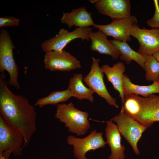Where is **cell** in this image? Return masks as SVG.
<instances>
[{
    "label": "cell",
    "mask_w": 159,
    "mask_h": 159,
    "mask_svg": "<svg viewBox=\"0 0 159 159\" xmlns=\"http://www.w3.org/2000/svg\"><path fill=\"white\" fill-rule=\"evenodd\" d=\"M89 114L76 108L71 102L57 105L55 117L64 124L68 131L78 136L84 135L90 128Z\"/></svg>",
    "instance_id": "cell-3"
},
{
    "label": "cell",
    "mask_w": 159,
    "mask_h": 159,
    "mask_svg": "<svg viewBox=\"0 0 159 159\" xmlns=\"http://www.w3.org/2000/svg\"><path fill=\"white\" fill-rule=\"evenodd\" d=\"M137 19L134 15L113 20L106 25L94 24V27L101 31L107 37L126 42L131 40L130 36L133 27L137 24Z\"/></svg>",
    "instance_id": "cell-10"
},
{
    "label": "cell",
    "mask_w": 159,
    "mask_h": 159,
    "mask_svg": "<svg viewBox=\"0 0 159 159\" xmlns=\"http://www.w3.org/2000/svg\"><path fill=\"white\" fill-rule=\"evenodd\" d=\"M101 68L108 81L112 84L114 89L118 92L122 107L125 100L123 88V77L126 69L125 65L122 62H118L112 67L105 64L102 66Z\"/></svg>",
    "instance_id": "cell-17"
},
{
    "label": "cell",
    "mask_w": 159,
    "mask_h": 159,
    "mask_svg": "<svg viewBox=\"0 0 159 159\" xmlns=\"http://www.w3.org/2000/svg\"><path fill=\"white\" fill-rule=\"evenodd\" d=\"M24 142L22 135L8 125L0 115V157L9 159L11 153L20 156Z\"/></svg>",
    "instance_id": "cell-6"
},
{
    "label": "cell",
    "mask_w": 159,
    "mask_h": 159,
    "mask_svg": "<svg viewBox=\"0 0 159 159\" xmlns=\"http://www.w3.org/2000/svg\"><path fill=\"white\" fill-rule=\"evenodd\" d=\"M102 135V132H97L95 129L83 138L68 135L67 142L68 144L73 146L74 156L75 158L87 159L85 155L88 152L105 147L106 143L104 140Z\"/></svg>",
    "instance_id": "cell-9"
},
{
    "label": "cell",
    "mask_w": 159,
    "mask_h": 159,
    "mask_svg": "<svg viewBox=\"0 0 159 159\" xmlns=\"http://www.w3.org/2000/svg\"><path fill=\"white\" fill-rule=\"evenodd\" d=\"M97 11L107 16L112 21L131 16V6L128 0H91Z\"/></svg>",
    "instance_id": "cell-13"
},
{
    "label": "cell",
    "mask_w": 159,
    "mask_h": 159,
    "mask_svg": "<svg viewBox=\"0 0 159 159\" xmlns=\"http://www.w3.org/2000/svg\"><path fill=\"white\" fill-rule=\"evenodd\" d=\"M158 81L159 82V79H158Z\"/></svg>",
    "instance_id": "cell-27"
},
{
    "label": "cell",
    "mask_w": 159,
    "mask_h": 159,
    "mask_svg": "<svg viewBox=\"0 0 159 159\" xmlns=\"http://www.w3.org/2000/svg\"><path fill=\"white\" fill-rule=\"evenodd\" d=\"M123 108L126 114L147 128L159 122V96L130 95L125 97Z\"/></svg>",
    "instance_id": "cell-2"
},
{
    "label": "cell",
    "mask_w": 159,
    "mask_h": 159,
    "mask_svg": "<svg viewBox=\"0 0 159 159\" xmlns=\"http://www.w3.org/2000/svg\"><path fill=\"white\" fill-rule=\"evenodd\" d=\"M62 14L61 22L69 28L74 26L77 28L87 27L95 24L92 18V13L88 12L84 6L74 9L69 12H63Z\"/></svg>",
    "instance_id": "cell-16"
},
{
    "label": "cell",
    "mask_w": 159,
    "mask_h": 159,
    "mask_svg": "<svg viewBox=\"0 0 159 159\" xmlns=\"http://www.w3.org/2000/svg\"><path fill=\"white\" fill-rule=\"evenodd\" d=\"M0 159H5L2 157H0Z\"/></svg>",
    "instance_id": "cell-26"
},
{
    "label": "cell",
    "mask_w": 159,
    "mask_h": 159,
    "mask_svg": "<svg viewBox=\"0 0 159 159\" xmlns=\"http://www.w3.org/2000/svg\"><path fill=\"white\" fill-rule=\"evenodd\" d=\"M153 55L159 62V51L156 52Z\"/></svg>",
    "instance_id": "cell-25"
},
{
    "label": "cell",
    "mask_w": 159,
    "mask_h": 159,
    "mask_svg": "<svg viewBox=\"0 0 159 159\" xmlns=\"http://www.w3.org/2000/svg\"><path fill=\"white\" fill-rule=\"evenodd\" d=\"M105 136L106 144L110 146L111 153L109 159H124L125 148L121 144V137L116 125L111 119L106 122Z\"/></svg>",
    "instance_id": "cell-14"
},
{
    "label": "cell",
    "mask_w": 159,
    "mask_h": 159,
    "mask_svg": "<svg viewBox=\"0 0 159 159\" xmlns=\"http://www.w3.org/2000/svg\"><path fill=\"white\" fill-rule=\"evenodd\" d=\"M123 88L125 97L130 95L135 94L146 97L155 94H159L158 81L153 82L148 85H138L133 83L125 74L123 77Z\"/></svg>",
    "instance_id": "cell-18"
},
{
    "label": "cell",
    "mask_w": 159,
    "mask_h": 159,
    "mask_svg": "<svg viewBox=\"0 0 159 159\" xmlns=\"http://www.w3.org/2000/svg\"><path fill=\"white\" fill-rule=\"evenodd\" d=\"M15 48L8 31L1 29L0 32V76L5 78L4 72L6 71L10 76L8 85L19 90L20 87L18 81L19 67L13 57V49Z\"/></svg>",
    "instance_id": "cell-4"
},
{
    "label": "cell",
    "mask_w": 159,
    "mask_h": 159,
    "mask_svg": "<svg viewBox=\"0 0 159 159\" xmlns=\"http://www.w3.org/2000/svg\"><path fill=\"white\" fill-rule=\"evenodd\" d=\"M83 79L82 74H75L69 79L67 89L71 91L74 97L80 100H87L92 102L94 92L84 85L82 81Z\"/></svg>",
    "instance_id": "cell-20"
},
{
    "label": "cell",
    "mask_w": 159,
    "mask_h": 159,
    "mask_svg": "<svg viewBox=\"0 0 159 159\" xmlns=\"http://www.w3.org/2000/svg\"><path fill=\"white\" fill-rule=\"evenodd\" d=\"M19 21V19L10 16L0 17V28L5 26H18Z\"/></svg>",
    "instance_id": "cell-24"
},
{
    "label": "cell",
    "mask_w": 159,
    "mask_h": 159,
    "mask_svg": "<svg viewBox=\"0 0 159 159\" xmlns=\"http://www.w3.org/2000/svg\"><path fill=\"white\" fill-rule=\"evenodd\" d=\"M90 70L84 77L83 81L89 88L100 97L104 99L110 106L118 108L116 98L112 97L108 92L104 82V73L99 66V59L92 57Z\"/></svg>",
    "instance_id": "cell-8"
},
{
    "label": "cell",
    "mask_w": 159,
    "mask_h": 159,
    "mask_svg": "<svg viewBox=\"0 0 159 159\" xmlns=\"http://www.w3.org/2000/svg\"><path fill=\"white\" fill-rule=\"evenodd\" d=\"M44 63L46 69L52 71L69 72L81 67L80 61L76 58L64 50L46 52Z\"/></svg>",
    "instance_id": "cell-11"
},
{
    "label": "cell",
    "mask_w": 159,
    "mask_h": 159,
    "mask_svg": "<svg viewBox=\"0 0 159 159\" xmlns=\"http://www.w3.org/2000/svg\"><path fill=\"white\" fill-rule=\"evenodd\" d=\"M110 41L119 51L122 61L128 64L133 60L144 69L145 56L133 50L126 42L114 39Z\"/></svg>",
    "instance_id": "cell-19"
},
{
    "label": "cell",
    "mask_w": 159,
    "mask_h": 159,
    "mask_svg": "<svg viewBox=\"0 0 159 159\" xmlns=\"http://www.w3.org/2000/svg\"><path fill=\"white\" fill-rule=\"evenodd\" d=\"M8 85L4 78L0 77V115L8 125L22 135L25 148L36 130L37 113L26 98L13 93Z\"/></svg>",
    "instance_id": "cell-1"
},
{
    "label": "cell",
    "mask_w": 159,
    "mask_h": 159,
    "mask_svg": "<svg viewBox=\"0 0 159 159\" xmlns=\"http://www.w3.org/2000/svg\"><path fill=\"white\" fill-rule=\"evenodd\" d=\"M72 97H73V94L67 89L62 91H54L45 97L39 99L34 105L42 107L49 105H57L67 101Z\"/></svg>",
    "instance_id": "cell-21"
},
{
    "label": "cell",
    "mask_w": 159,
    "mask_h": 159,
    "mask_svg": "<svg viewBox=\"0 0 159 159\" xmlns=\"http://www.w3.org/2000/svg\"><path fill=\"white\" fill-rule=\"evenodd\" d=\"M111 119L116 123L120 134L132 147L135 154L139 155L140 152L137 147L138 142L147 128L126 114L124 111L121 110Z\"/></svg>",
    "instance_id": "cell-5"
},
{
    "label": "cell",
    "mask_w": 159,
    "mask_h": 159,
    "mask_svg": "<svg viewBox=\"0 0 159 159\" xmlns=\"http://www.w3.org/2000/svg\"><path fill=\"white\" fill-rule=\"evenodd\" d=\"M131 36L138 41V52L146 56L159 51V28L140 29L137 24L132 29Z\"/></svg>",
    "instance_id": "cell-12"
},
{
    "label": "cell",
    "mask_w": 159,
    "mask_h": 159,
    "mask_svg": "<svg viewBox=\"0 0 159 159\" xmlns=\"http://www.w3.org/2000/svg\"><path fill=\"white\" fill-rule=\"evenodd\" d=\"M90 27L77 28L70 32L61 28L58 33L41 44L42 50L45 52L51 51H61L73 40L79 39L82 41H90L89 33L92 31Z\"/></svg>",
    "instance_id": "cell-7"
},
{
    "label": "cell",
    "mask_w": 159,
    "mask_h": 159,
    "mask_svg": "<svg viewBox=\"0 0 159 159\" xmlns=\"http://www.w3.org/2000/svg\"><path fill=\"white\" fill-rule=\"evenodd\" d=\"M144 69L145 79L148 81H158L159 78V62L153 54L145 56Z\"/></svg>",
    "instance_id": "cell-22"
},
{
    "label": "cell",
    "mask_w": 159,
    "mask_h": 159,
    "mask_svg": "<svg viewBox=\"0 0 159 159\" xmlns=\"http://www.w3.org/2000/svg\"><path fill=\"white\" fill-rule=\"evenodd\" d=\"M155 12L153 16L147 20V24L152 28H159V3L158 0H153Z\"/></svg>",
    "instance_id": "cell-23"
},
{
    "label": "cell",
    "mask_w": 159,
    "mask_h": 159,
    "mask_svg": "<svg viewBox=\"0 0 159 159\" xmlns=\"http://www.w3.org/2000/svg\"><path fill=\"white\" fill-rule=\"evenodd\" d=\"M91 43L90 49L92 51L107 55L114 59H117L120 53L115 46L107 38V37L100 30L92 31L89 33Z\"/></svg>",
    "instance_id": "cell-15"
}]
</instances>
